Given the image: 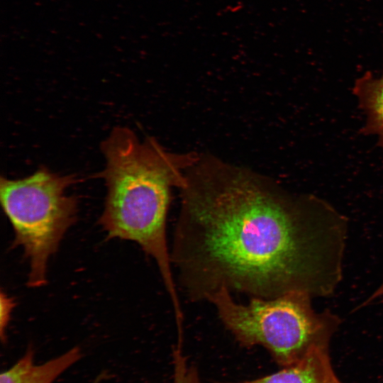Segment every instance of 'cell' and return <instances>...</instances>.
<instances>
[{"label": "cell", "mask_w": 383, "mask_h": 383, "mask_svg": "<svg viewBox=\"0 0 383 383\" xmlns=\"http://www.w3.org/2000/svg\"><path fill=\"white\" fill-rule=\"evenodd\" d=\"M182 188L171 260L189 299L208 301L222 288L265 299L334 294L348 226L327 201L221 165L186 177Z\"/></svg>", "instance_id": "obj_1"}, {"label": "cell", "mask_w": 383, "mask_h": 383, "mask_svg": "<svg viewBox=\"0 0 383 383\" xmlns=\"http://www.w3.org/2000/svg\"><path fill=\"white\" fill-rule=\"evenodd\" d=\"M101 172L107 192L99 223L109 238L136 243L155 261L175 310L181 308L172 270L166 218L172 186L182 187L183 170L195 160L166 152L153 139L140 142L127 127H116L102 142Z\"/></svg>", "instance_id": "obj_2"}, {"label": "cell", "mask_w": 383, "mask_h": 383, "mask_svg": "<svg viewBox=\"0 0 383 383\" xmlns=\"http://www.w3.org/2000/svg\"><path fill=\"white\" fill-rule=\"evenodd\" d=\"M312 297L294 292L278 297H252L235 301L222 288L209 299L226 328L245 346L261 345L283 367L295 365L311 353L330 348L340 318L326 310L318 312Z\"/></svg>", "instance_id": "obj_3"}, {"label": "cell", "mask_w": 383, "mask_h": 383, "mask_svg": "<svg viewBox=\"0 0 383 383\" xmlns=\"http://www.w3.org/2000/svg\"><path fill=\"white\" fill-rule=\"evenodd\" d=\"M77 181L45 167L22 179L1 177V206L14 232L13 245L21 248L28 261L29 287L47 283L49 259L77 220V199L67 190Z\"/></svg>", "instance_id": "obj_4"}, {"label": "cell", "mask_w": 383, "mask_h": 383, "mask_svg": "<svg viewBox=\"0 0 383 383\" xmlns=\"http://www.w3.org/2000/svg\"><path fill=\"white\" fill-rule=\"evenodd\" d=\"M82 357L79 347H74L60 355L38 364L34 352H27L11 367L0 374V383H53Z\"/></svg>", "instance_id": "obj_5"}, {"label": "cell", "mask_w": 383, "mask_h": 383, "mask_svg": "<svg viewBox=\"0 0 383 383\" xmlns=\"http://www.w3.org/2000/svg\"><path fill=\"white\" fill-rule=\"evenodd\" d=\"M217 383H342L331 364L329 349L315 351L299 362L251 381Z\"/></svg>", "instance_id": "obj_6"}, {"label": "cell", "mask_w": 383, "mask_h": 383, "mask_svg": "<svg viewBox=\"0 0 383 383\" xmlns=\"http://www.w3.org/2000/svg\"><path fill=\"white\" fill-rule=\"evenodd\" d=\"M353 92L367 116L362 132L376 135L383 145V73L379 77L366 73L357 79Z\"/></svg>", "instance_id": "obj_7"}, {"label": "cell", "mask_w": 383, "mask_h": 383, "mask_svg": "<svg viewBox=\"0 0 383 383\" xmlns=\"http://www.w3.org/2000/svg\"><path fill=\"white\" fill-rule=\"evenodd\" d=\"M14 307L13 300L3 292L1 293V316L0 329L1 336L3 339L5 330L10 319L11 313Z\"/></svg>", "instance_id": "obj_8"}, {"label": "cell", "mask_w": 383, "mask_h": 383, "mask_svg": "<svg viewBox=\"0 0 383 383\" xmlns=\"http://www.w3.org/2000/svg\"><path fill=\"white\" fill-rule=\"evenodd\" d=\"M367 302L370 304L374 303L383 304V279L376 290L367 299Z\"/></svg>", "instance_id": "obj_9"}]
</instances>
